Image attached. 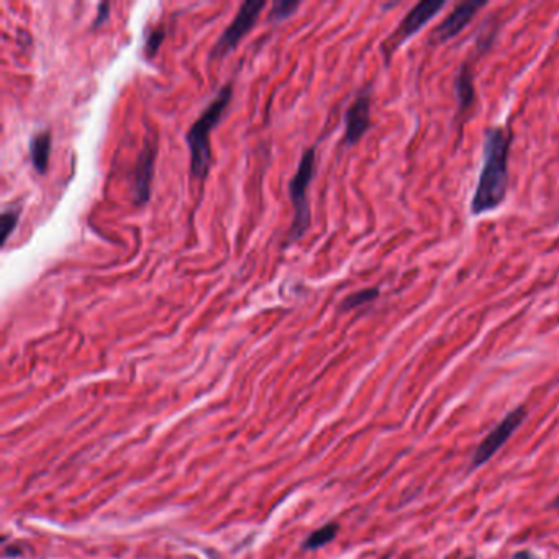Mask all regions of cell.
Here are the masks:
<instances>
[{
	"mask_svg": "<svg viewBox=\"0 0 559 559\" xmlns=\"http://www.w3.org/2000/svg\"><path fill=\"white\" fill-rule=\"evenodd\" d=\"M510 136L502 126L487 130L484 140V161L476 191L471 200V214L492 212L504 202L509 186Z\"/></svg>",
	"mask_w": 559,
	"mask_h": 559,
	"instance_id": "6da1fadb",
	"label": "cell"
},
{
	"mask_svg": "<svg viewBox=\"0 0 559 559\" xmlns=\"http://www.w3.org/2000/svg\"><path fill=\"white\" fill-rule=\"evenodd\" d=\"M233 97V86L227 84L220 89L218 95L207 105L199 118L192 123L186 135V142L191 151V174L196 179L204 180L209 174L212 162V148H210V135L212 130L222 120L228 104Z\"/></svg>",
	"mask_w": 559,
	"mask_h": 559,
	"instance_id": "7a4b0ae2",
	"label": "cell"
},
{
	"mask_svg": "<svg viewBox=\"0 0 559 559\" xmlns=\"http://www.w3.org/2000/svg\"><path fill=\"white\" fill-rule=\"evenodd\" d=\"M315 158L316 148H307L302 153L296 174L289 182V197L292 202L294 220L287 231L285 245H292L294 241L301 240L310 227V205L307 193H309L310 182L315 176Z\"/></svg>",
	"mask_w": 559,
	"mask_h": 559,
	"instance_id": "3957f363",
	"label": "cell"
},
{
	"mask_svg": "<svg viewBox=\"0 0 559 559\" xmlns=\"http://www.w3.org/2000/svg\"><path fill=\"white\" fill-rule=\"evenodd\" d=\"M264 7H266L264 0H246L241 3L235 19L230 21L225 32L220 35L217 43L214 45L212 51H210V59H222L230 55L240 45L241 38L251 32Z\"/></svg>",
	"mask_w": 559,
	"mask_h": 559,
	"instance_id": "277c9868",
	"label": "cell"
},
{
	"mask_svg": "<svg viewBox=\"0 0 559 559\" xmlns=\"http://www.w3.org/2000/svg\"><path fill=\"white\" fill-rule=\"evenodd\" d=\"M158 156V140L155 135L144 138L143 148L140 151L133 166V204L146 205L151 196V182L155 176V164Z\"/></svg>",
	"mask_w": 559,
	"mask_h": 559,
	"instance_id": "5b68a950",
	"label": "cell"
},
{
	"mask_svg": "<svg viewBox=\"0 0 559 559\" xmlns=\"http://www.w3.org/2000/svg\"><path fill=\"white\" fill-rule=\"evenodd\" d=\"M525 418H527L525 408L517 407L515 410L510 412L499 425H495V428L492 430L486 438H484V442L479 444L476 453H474V457H473L474 468L482 466L486 461L491 459V457L494 456L505 443H507V439L512 437L515 431H517V428L523 424Z\"/></svg>",
	"mask_w": 559,
	"mask_h": 559,
	"instance_id": "8992f818",
	"label": "cell"
},
{
	"mask_svg": "<svg viewBox=\"0 0 559 559\" xmlns=\"http://www.w3.org/2000/svg\"><path fill=\"white\" fill-rule=\"evenodd\" d=\"M443 7L444 2H437V0H424V2H418L417 6L407 13V17L400 21L397 32L387 39L386 43L387 48L384 50L386 56L392 55V51L400 45V43H404L405 39L410 38L412 35L420 32L428 21H431L438 15V12L442 10Z\"/></svg>",
	"mask_w": 559,
	"mask_h": 559,
	"instance_id": "52a82bcc",
	"label": "cell"
},
{
	"mask_svg": "<svg viewBox=\"0 0 559 559\" xmlns=\"http://www.w3.org/2000/svg\"><path fill=\"white\" fill-rule=\"evenodd\" d=\"M345 143L356 144L371 126V94L363 91L353 100L345 115Z\"/></svg>",
	"mask_w": 559,
	"mask_h": 559,
	"instance_id": "ba28073f",
	"label": "cell"
},
{
	"mask_svg": "<svg viewBox=\"0 0 559 559\" xmlns=\"http://www.w3.org/2000/svg\"><path fill=\"white\" fill-rule=\"evenodd\" d=\"M486 6V2H463L459 3L455 10H453L450 15L444 19L442 25L438 26L437 32L433 33L435 41H448L456 35H459L463 30L468 26L471 21H473L476 13L479 12V8H482Z\"/></svg>",
	"mask_w": 559,
	"mask_h": 559,
	"instance_id": "9c48e42d",
	"label": "cell"
},
{
	"mask_svg": "<svg viewBox=\"0 0 559 559\" xmlns=\"http://www.w3.org/2000/svg\"><path fill=\"white\" fill-rule=\"evenodd\" d=\"M51 131L43 130L30 140V161L38 174H45L50 164L51 155Z\"/></svg>",
	"mask_w": 559,
	"mask_h": 559,
	"instance_id": "30bf717a",
	"label": "cell"
},
{
	"mask_svg": "<svg viewBox=\"0 0 559 559\" xmlns=\"http://www.w3.org/2000/svg\"><path fill=\"white\" fill-rule=\"evenodd\" d=\"M456 92L461 110L469 108L474 102V87H473V74H471L468 64H464L463 68H461L459 76L456 79Z\"/></svg>",
	"mask_w": 559,
	"mask_h": 559,
	"instance_id": "8fae6325",
	"label": "cell"
},
{
	"mask_svg": "<svg viewBox=\"0 0 559 559\" xmlns=\"http://www.w3.org/2000/svg\"><path fill=\"white\" fill-rule=\"evenodd\" d=\"M20 214H21L20 207H7V209L2 212V215H0V246H2V248L7 245L13 230L17 228Z\"/></svg>",
	"mask_w": 559,
	"mask_h": 559,
	"instance_id": "7c38bea8",
	"label": "cell"
},
{
	"mask_svg": "<svg viewBox=\"0 0 559 559\" xmlns=\"http://www.w3.org/2000/svg\"><path fill=\"white\" fill-rule=\"evenodd\" d=\"M164 38H166V30L162 28L161 25L149 26V28L146 30V33H144V48H143L144 58L146 59L155 58V56L158 55V51H160L162 41H164Z\"/></svg>",
	"mask_w": 559,
	"mask_h": 559,
	"instance_id": "4fadbf2b",
	"label": "cell"
},
{
	"mask_svg": "<svg viewBox=\"0 0 559 559\" xmlns=\"http://www.w3.org/2000/svg\"><path fill=\"white\" fill-rule=\"evenodd\" d=\"M377 296H379V289H376V287L358 290V292L351 294V296H348L345 301L341 302V310L346 312V310L358 309V307H361V305H366V303L372 302L374 299H377Z\"/></svg>",
	"mask_w": 559,
	"mask_h": 559,
	"instance_id": "5bb4252c",
	"label": "cell"
},
{
	"mask_svg": "<svg viewBox=\"0 0 559 559\" xmlns=\"http://www.w3.org/2000/svg\"><path fill=\"white\" fill-rule=\"evenodd\" d=\"M299 7H301L299 0H276V2H272L267 19H269V21H276V23L283 21L289 19L292 13H296Z\"/></svg>",
	"mask_w": 559,
	"mask_h": 559,
	"instance_id": "9a60e30c",
	"label": "cell"
},
{
	"mask_svg": "<svg viewBox=\"0 0 559 559\" xmlns=\"http://www.w3.org/2000/svg\"><path fill=\"white\" fill-rule=\"evenodd\" d=\"M337 531H338L337 523H328V525L319 528V530L314 531V533L309 536V540L305 541V548L315 549L323 547V544H327L328 541H332L334 538Z\"/></svg>",
	"mask_w": 559,
	"mask_h": 559,
	"instance_id": "2e32d148",
	"label": "cell"
},
{
	"mask_svg": "<svg viewBox=\"0 0 559 559\" xmlns=\"http://www.w3.org/2000/svg\"><path fill=\"white\" fill-rule=\"evenodd\" d=\"M108 12H110V3L108 2H100L95 19H94V21H92V26H94V28H99V26L108 19Z\"/></svg>",
	"mask_w": 559,
	"mask_h": 559,
	"instance_id": "e0dca14e",
	"label": "cell"
},
{
	"mask_svg": "<svg viewBox=\"0 0 559 559\" xmlns=\"http://www.w3.org/2000/svg\"><path fill=\"white\" fill-rule=\"evenodd\" d=\"M512 559H533V556H531V554L528 551H520V553L513 554Z\"/></svg>",
	"mask_w": 559,
	"mask_h": 559,
	"instance_id": "ac0fdd59",
	"label": "cell"
}]
</instances>
